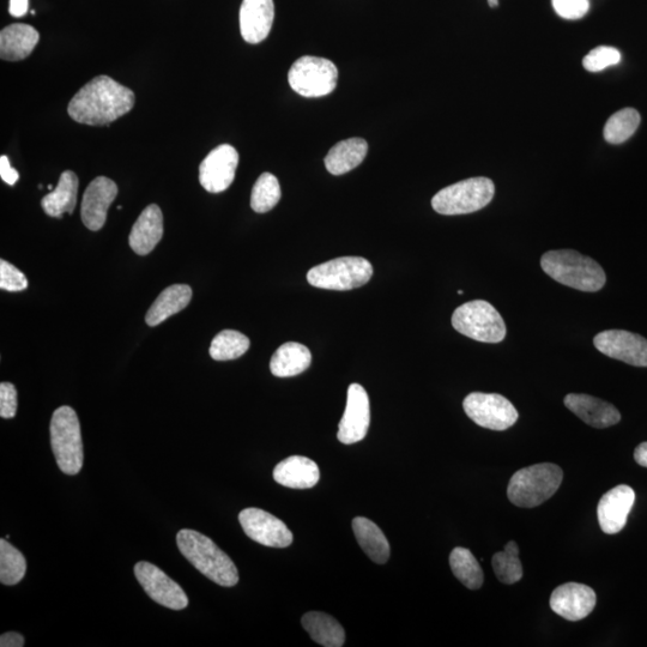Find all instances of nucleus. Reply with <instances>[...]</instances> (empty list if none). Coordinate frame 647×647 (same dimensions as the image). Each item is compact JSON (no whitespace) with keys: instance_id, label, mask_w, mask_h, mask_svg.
I'll list each match as a JSON object with an SVG mask.
<instances>
[{"instance_id":"72a5a7b5","label":"nucleus","mask_w":647,"mask_h":647,"mask_svg":"<svg viewBox=\"0 0 647 647\" xmlns=\"http://www.w3.org/2000/svg\"><path fill=\"white\" fill-rule=\"evenodd\" d=\"M518 554V544L511 541L506 544L504 552H499L493 556V570L501 583L512 585L523 578L522 562H520Z\"/></svg>"},{"instance_id":"393cba45","label":"nucleus","mask_w":647,"mask_h":647,"mask_svg":"<svg viewBox=\"0 0 647 647\" xmlns=\"http://www.w3.org/2000/svg\"><path fill=\"white\" fill-rule=\"evenodd\" d=\"M368 153V143L362 138H349L337 143L325 157V167L332 175H342L353 171L364 162Z\"/></svg>"},{"instance_id":"473e14b6","label":"nucleus","mask_w":647,"mask_h":647,"mask_svg":"<svg viewBox=\"0 0 647 647\" xmlns=\"http://www.w3.org/2000/svg\"><path fill=\"white\" fill-rule=\"evenodd\" d=\"M27 561L20 550L4 540H0V582L3 585H16L26 576Z\"/></svg>"},{"instance_id":"b1692460","label":"nucleus","mask_w":647,"mask_h":647,"mask_svg":"<svg viewBox=\"0 0 647 647\" xmlns=\"http://www.w3.org/2000/svg\"><path fill=\"white\" fill-rule=\"evenodd\" d=\"M312 364L310 349L296 342L284 343L272 355L270 362L271 373L278 378L299 376L308 370Z\"/></svg>"},{"instance_id":"c85d7f7f","label":"nucleus","mask_w":647,"mask_h":647,"mask_svg":"<svg viewBox=\"0 0 647 647\" xmlns=\"http://www.w3.org/2000/svg\"><path fill=\"white\" fill-rule=\"evenodd\" d=\"M302 627L310 634L314 642L325 647H341L346 642V633L343 627L332 616L310 612L302 616Z\"/></svg>"},{"instance_id":"c03bdc74","label":"nucleus","mask_w":647,"mask_h":647,"mask_svg":"<svg viewBox=\"0 0 647 647\" xmlns=\"http://www.w3.org/2000/svg\"><path fill=\"white\" fill-rule=\"evenodd\" d=\"M488 4L489 6H491V8H497V6L499 5V0H488Z\"/></svg>"},{"instance_id":"6ab92c4d","label":"nucleus","mask_w":647,"mask_h":647,"mask_svg":"<svg viewBox=\"0 0 647 647\" xmlns=\"http://www.w3.org/2000/svg\"><path fill=\"white\" fill-rule=\"evenodd\" d=\"M239 18L243 39L249 44H259L268 38L274 23V0H244Z\"/></svg>"},{"instance_id":"cd10ccee","label":"nucleus","mask_w":647,"mask_h":647,"mask_svg":"<svg viewBox=\"0 0 647 647\" xmlns=\"http://www.w3.org/2000/svg\"><path fill=\"white\" fill-rule=\"evenodd\" d=\"M78 195V178L72 171L60 175L59 183L51 193L42 198V209L51 217H62L72 214L76 208Z\"/></svg>"},{"instance_id":"f8f14e48","label":"nucleus","mask_w":647,"mask_h":647,"mask_svg":"<svg viewBox=\"0 0 647 647\" xmlns=\"http://www.w3.org/2000/svg\"><path fill=\"white\" fill-rule=\"evenodd\" d=\"M239 522L245 534L262 546L287 548L293 543L292 531L269 512L251 507L240 512Z\"/></svg>"},{"instance_id":"f3484780","label":"nucleus","mask_w":647,"mask_h":647,"mask_svg":"<svg viewBox=\"0 0 647 647\" xmlns=\"http://www.w3.org/2000/svg\"><path fill=\"white\" fill-rule=\"evenodd\" d=\"M118 196V186L113 180L98 177L92 181L84 192L81 217L90 231H100L105 226L107 211Z\"/></svg>"},{"instance_id":"c9c22d12","label":"nucleus","mask_w":647,"mask_h":647,"mask_svg":"<svg viewBox=\"0 0 647 647\" xmlns=\"http://www.w3.org/2000/svg\"><path fill=\"white\" fill-rule=\"evenodd\" d=\"M621 62V53L614 47L600 46L592 50L583 60V66L590 72H600L609 66L618 65Z\"/></svg>"},{"instance_id":"9d476101","label":"nucleus","mask_w":647,"mask_h":647,"mask_svg":"<svg viewBox=\"0 0 647 647\" xmlns=\"http://www.w3.org/2000/svg\"><path fill=\"white\" fill-rule=\"evenodd\" d=\"M463 408L476 425L491 431H506L519 417L515 405L498 393H470L464 399Z\"/></svg>"},{"instance_id":"4be33fe9","label":"nucleus","mask_w":647,"mask_h":647,"mask_svg":"<svg viewBox=\"0 0 647 647\" xmlns=\"http://www.w3.org/2000/svg\"><path fill=\"white\" fill-rule=\"evenodd\" d=\"M318 465L310 458L292 456L284 459L274 469V479L280 485L293 489H308L319 482Z\"/></svg>"},{"instance_id":"2f4dec72","label":"nucleus","mask_w":647,"mask_h":647,"mask_svg":"<svg viewBox=\"0 0 647 647\" xmlns=\"http://www.w3.org/2000/svg\"><path fill=\"white\" fill-rule=\"evenodd\" d=\"M640 125V114L634 108H624L613 114L604 126V138L610 144H621L630 139Z\"/></svg>"},{"instance_id":"5701e85b","label":"nucleus","mask_w":647,"mask_h":647,"mask_svg":"<svg viewBox=\"0 0 647 647\" xmlns=\"http://www.w3.org/2000/svg\"><path fill=\"white\" fill-rule=\"evenodd\" d=\"M40 40L38 30L29 24L16 23L0 33V57L8 62L26 59Z\"/></svg>"},{"instance_id":"dca6fc26","label":"nucleus","mask_w":647,"mask_h":647,"mask_svg":"<svg viewBox=\"0 0 647 647\" xmlns=\"http://www.w3.org/2000/svg\"><path fill=\"white\" fill-rule=\"evenodd\" d=\"M596 601L595 591L588 585L567 583L553 591L550 608L561 618L576 622L588 618L594 612Z\"/></svg>"},{"instance_id":"2eb2a0df","label":"nucleus","mask_w":647,"mask_h":647,"mask_svg":"<svg viewBox=\"0 0 647 647\" xmlns=\"http://www.w3.org/2000/svg\"><path fill=\"white\" fill-rule=\"evenodd\" d=\"M595 347L609 358L627 365L647 367V340L624 330L603 331L594 338Z\"/></svg>"},{"instance_id":"a878e982","label":"nucleus","mask_w":647,"mask_h":647,"mask_svg":"<svg viewBox=\"0 0 647 647\" xmlns=\"http://www.w3.org/2000/svg\"><path fill=\"white\" fill-rule=\"evenodd\" d=\"M192 299V289L187 284H174L159 295L145 317L149 326H157L169 317L184 310Z\"/></svg>"},{"instance_id":"a211bd4d","label":"nucleus","mask_w":647,"mask_h":647,"mask_svg":"<svg viewBox=\"0 0 647 647\" xmlns=\"http://www.w3.org/2000/svg\"><path fill=\"white\" fill-rule=\"evenodd\" d=\"M634 501L636 493L625 485L610 489L604 494L597 507L598 522L602 531L608 535H615L624 529Z\"/></svg>"},{"instance_id":"f704fd0d","label":"nucleus","mask_w":647,"mask_h":647,"mask_svg":"<svg viewBox=\"0 0 647 647\" xmlns=\"http://www.w3.org/2000/svg\"><path fill=\"white\" fill-rule=\"evenodd\" d=\"M281 199V186L274 174L263 173L253 186L251 207L258 214L268 213Z\"/></svg>"},{"instance_id":"f03ea898","label":"nucleus","mask_w":647,"mask_h":647,"mask_svg":"<svg viewBox=\"0 0 647 647\" xmlns=\"http://www.w3.org/2000/svg\"><path fill=\"white\" fill-rule=\"evenodd\" d=\"M180 553L211 582L226 588L239 583V572L233 560L213 540L201 532L183 529L178 532Z\"/></svg>"},{"instance_id":"20e7f679","label":"nucleus","mask_w":647,"mask_h":647,"mask_svg":"<svg viewBox=\"0 0 647 647\" xmlns=\"http://www.w3.org/2000/svg\"><path fill=\"white\" fill-rule=\"evenodd\" d=\"M564 480L559 465L542 463L517 471L507 488L511 503L522 509H534L553 497Z\"/></svg>"},{"instance_id":"c756f323","label":"nucleus","mask_w":647,"mask_h":647,"mask_svg":"<svg viewBox=\"0 0 647 647\" xmlns=\"http://www.w3.org/2000/svg\"><path fill=\"white\" fill-rule=\"evenodd\" d=\"M450 566L455 577L470 590H479L483 585L482 568L473 553L467 548L457 547L450 555Z\"/></svg>"},{"instance_id":"7c9ffc66","label":"nucleus","mask_w":647,"mask_h":647,"mask_svg":"<svg viewBox=\"0 0 647 647\" xmlns=\"http://www.w3.org/2000/svg\"><path fill=\"white\" fill-rule=\"evenodd\" d=\"M250 348V340L239 331L225 330L217 335L210 346V356L216 361L239 359Z\"/></svg>"},{"instance_id":"f257e3e1","label":"nucleus","mask_w":647,"mask_h":647,"mask_svg":"<svg viewBox=\"0 0 647 647\" xmlns=\"http://www.w3.org/2000/svg\"><path fill=\"white\" fill-rule=\"evenodd\" d=\"M132 90L108 76H98L78 90L68 112L76 123L107 125L129 113L135 106Z\"/></svg>"},{"instance_id":"4468645a","label":"nucleus","mask_w":647,"mask_h":647,"mask_svg":"<svg viewBox=\"0 0 647 647\" xmlns=\"http://www.w3.org/2000/svg\"><path fill=\"white\" fill-rule=\"evenodd\" d=\"M239 154L229 144H222L205 157L199 166V183L210 193L226 191L237 173Z\"/></svg>"},{"instance_id":"0eeeda50","label":"nucleus","mask_w":647,"mask_h":647,"mask_svg":"<svg viewBox=\"0 0 647 647\" xmlns=\"http://www.w3.org/2000/svg\"><path fill=\"white\" fill-rule=\"evenodd\" d=\"M452 326L464 336L482 343H500L506 337L503 317L487 301L475 300L458 307Z\"/></svg>"},{"instance_id":"1a4fd4ad","label":"nucleus","mask_w":647,"mask_h":647,"mask_svg":"<svg viewBox=\"0 0 647 647\" xmlns=\"http://www.w3.org/2000/svg\"><path fill=\"white\" fill-rule=\"evenodd\" d=\"M338 70L331 60L312 56L302 57L289 70V86L305 98H322L336 89Z\"/></svg>"},{"instance_id":"412c9836","label":"nucleus","mask_w":647,"mask_h":647,"mask_svg":"<svg viewBox=\"0 0 647 647\" xmlns=\"http://www.w3.org/2000/svg\"><path fill=\"white\" fill-rule=\"evenodd\" d=\"M163 235V215L159 205L151 204L139 215L129 237L133 252L147 256L160 243Z\"/></svg>"},{"instance_id":"39448f33","label":"nucleus","mask_w":647,"mask_h":647,"mask_svg":"<svg viewBox=\"0 0 647 647\" xmlns=\"http://www.w3.org/2000/svg\"><path fill=\"white\" fill-rule=\"evenodd\" d=\"M51 445L60 470L77 475L83 467V443L80 420L70 407L54 411L51 421Z\"/></svg>"},{"instance_id":"9b49d317","label":"nucleus","mask_w":647,"mask_h":647,"mask_svg":"<svg viewBox=\"0 0 647 647\" xmlns=\"http://www.w3.org/2000/svg\"><path fill=\"white\" fill-rule=\"evenodd\" d=\"M135 576L151 600L172 610H183L189 606V598L178 583L149 562H138Z\"/></svg>"},{"instance_id":"6e6552de","label":"nucleus","mask_w":647,"mask_h":647,"mask_svg":"<svg viewBox=\"0 0 647 647\" xmlns=\"http://www.w3.org/2000/svg\"><path fill=\"white\" fill-rule=\"evenodd\" d=\"M373 266L362 257H341L314 266L307 274L311 286L329 290H350L371 280Z\"/></svg>"},{"instance_id":"4c0bfd02","label":"nucleus","mask_w":647,"mask_h":647,"mask_svg":"<svg viewBox=\"0 0 647 647\" xmlns=\"http://www.w3.org/2000/svg\"><path fill=\"white\" fill-rule=\"evenodd\" d=\"M553 8L568 21L580 20L590 9V0H552Z\"/></svg>"},{"instance_id":"aec40b11","label":"nucleus","mask_w":647,"mask_h":647,"mask_svg":"<svg viewBox=\"0 0 647 647\" xmlns=\"http://www.w3.org/2000/svg\"><path fill=\"white\" fill-rule=\"evenodd\" d=\"M564 402L573 414L591 427L608 428L618 425L621 421L620 411L613 404L600 398L570 393L565 397Z\"/></svg>"},{"instance_id":"7ed1b4c3","label":"nucleus","mask_w":647,"mask_h":647,"mask_svg":"<svg viewBox=\"0 0 647 647\" xmlns=\"http://www.w3.org/2000/svg\"><path fill=\"white\" fill-rule=\"evenodd\" d=\"M541 266L556 282L582 292H598L607 282L606 272L596 260L573 250L544 253Z\"/></svg>"},{"instance_id":"79ce46f5","label":"nucleus","mask_w":647,"mask_h":647,"mask_svg":"<svg viewBox=\"0 0 647 647\" xmlns=\"http://www.w3.org/2000/svg\"><path fill=\"white\" fill-rule=\"evenodd\" d=\"M29 0H10L9 12L11 16L20 18L27 14Z\"/></svg>"},{"instance_id":"ddd939ff","label":"nucleus","mask_w":647,"mask_h":647,"mask_svg":"<svg viewBox=\"0 0 647 647\" xmlns=\"http://www.w3.org/2000/svg\"><path fill=\"white\" fill-rule=\"evenodd\" d=\"M371 425V404L364 386L352 384L348 389L347 407L338 426L337 438L352 445L364 440Z\"/></svg>"},{"instance_id":"e433bc0d","label":"nucleus","mask_w":647,"mask_h":647,"mask_svg":"<svg viewBox=\"0 0 647 647\" xmlns=\"http://www.w3.org/2000/svg\"><path fill=\"white\" fill-rule=\"evenodd\" d=\"M27 287L26 275L6 260H0V288L6 292H22Z\"/></svg>"},{"instance_id":"bb28decb","label":"nucleus","mask_w":647,"mask_h":647,"mask_svg":"<svg viewBox=\"0 0 647 647\" xmlns=\"http://www.w3.org/2000/svg\"><path fill=\"white\" fill-rule=\"evenodd\" d=\"M353 530L368 558L380 565L389 560L391 549L388 538L376 523L365 517H356L353 520Z\"/></svg>"},{"instance_id":"37998d69","label":"nucleus","mask_w":647,"mask_h":647,"mask_svg":"<svg viewBox=\"0 0 647 647\" xmlns=\"http://www.w3.org/2000/svg\"><path fill=\"white\" fill-rule=\"evenodd\" d=\"M634 459L639 465L647 468V443L640 444L634 451Z\"/></svg>"},{"instance_id":"423d86ee","label":"nucleus","mask_w":647,"mask_h":647,"mask_svg":"<svg viewBox=\"0 0 647 647\" xmlns=\"http://www.w3.org/2000/svg\"><path fill=\"white\" fill-rule=\"evenodd\" d=\"M495 186L488 178H470L439 191L432 199V207L441 215L475 213L492 202Z\"/></svg>"},{"instance_id":"a19ab883","label":"nucleus","mask_w":647,"mask_h":647,"mask_svg":"<svg viewBox=\"0 0 647 647\" xmlns=\"http://www.w3.org/2000/svg\"><path fill=\"white\" fill-rule=\"evenodd\" d=\"M0 646L2 647H22L24 646V638L20 633L9 632L0 637Z\"/></svg>"},{"instance_id":"58836bf2","label":"nucleus","mask_w":647,"mask_h":647,"mask_svg":"<svg viewBox=\"0 0 647 647\" xmlns=\"http://www.w3.org/2000/svg\"><path fill=\"white\" fill-rule=\"evenodd\" d=\"M17 411V390L10 383L0 384V416L12 419Z\"/></svg>"},{"instance_id":"ea45409f","label":"nucleus","mask_w":647,"mask_h":647,"mask_svg":"<svg viewBox=\"0 0 647 647\" xmlns=\"http://www.w3.org/2000/svg\"><path fill=\"white\" fill-rule=\"evenodd\" d=\"M0 177L10 186H14L20 178L16 169L11 167L8 157L4 155L0 157Z\"/></svg>"}]
</instances>
